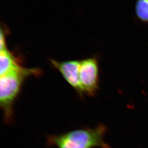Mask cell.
Returning <instances> with one entry per match:
<instances>
[{
  "label": "cell",
  "mask_w": 148,
  "mask_h": 148,
  "mask_svg": "<svg viewBox=\"0 0 148 148\" xmlns=\"http://www.w3.org/2000/svg\"><path fill=\"white\" fill-rule=\"evenodd\" d=\"M39 68H27L21 66L12 70L0 78V106L3 111L4 122L11 124L14 118V105L25 80L31 77L42 75Z\"/></svg>",
  "instance_id": "cell-1"
},
{
  "label": "cell",
  "mask_w": 148,
  "mask_h": 148,
  "mask_svg": "<svg viewBox=\"0 0 148 148\" xmlns=\"http://www.w3.org/2000/svg\"><path fill=\"white\" fill-rule=\"evenodd\" d=\"M0 51L1 76L22 66L21 60L9 51L7 47L1 49Z\"/></svg>",
  "instance_id": "cell-5"
},
{
  "label": "cell",
  "mask_w": 148,
  "mask_h": 148,
  "mask_svg": "<svg viewBox=\"0 0 148 148\" xmlns=\"http://www.w3.org/2000/svg\"><path fill=\"white\" fill-rule=\"evenodd\" d=\"M135 11L140 20L148 22V0H137Z\"/></svg>",
  "instance_id": "cell-6"
},
{
  "label": "cell",
  "mask_w": 148,
  "mask_h": 148,
  "mask_svg": "<svg viewBox=\"0 0 148 148\" xmlns=\"http://www.w3.org/2000/svg\"><path fill=\"white\" fill-rule=\"evenodd\" d=\"M53 67L62 74L68 83L80 95L83 97L84 93L79 80L80 60H73L65 61H58L50 59Z\"/></svg>",
  "instance_id": "cell-4"
},
{
  "label": "cell",
  "mask_w": 148,
  "mask_h": 148,
  "mask_svg": "<svg viewBox=\"0 0 148 148\" xmlns=\"http://www.w3.org/2000/svg\"><path fill=\"white\" fill-rule=\"evenodd\" d=\"M99 69L97 58L80 60L79 80L84 95L95 96L99 89Z\"/></svg>",
  "instance_id": "cell-3"
},
{
  "label": "cell",
  "mask_w": 148,
  "mask_h": 148,
  "mask_svg": "<svg viewBox=\"0 0 148 148\" xmlns=\"http://www.w3.org/2000/svg\"><path fill=\"white\" fill-rule=\"evenodd\" d=\"M106 130L102 124L94 128L76 129L48 136L47 143L57 148H111L104 139Z\"/></svg>",
  "instance_id": "cell-2"
}]
</instances>
